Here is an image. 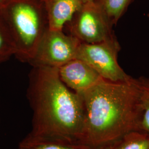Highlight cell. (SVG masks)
<instances>
[{"label": "cell", "instance_id": "1", "mask_svg": "<svg viewBox=\"0 0 149 149\" xmlns=\"http://www.w3.org/2000/svg\"><path fill=\"white\" fill-rule=\"evenodd\" d=\"M27 98L33 112L32 130L28 135L84 144L83 100L64 84L58 68L33 67L29 74Z\"/></svg>", "mask_w": 149, "mask_h": 149}, {"label": "cell", "instance_id": "2", "mask_svg": "<svg viewBox=\"0 0 149 149\" xmlns=\"http://www.w3.org/2000/svg\"><path fill=\"white\" fill-rule=\"evenodd\" d=\"M79 93L85 109L84 144L91 149L109 146L126 134L140 130L142 110L135 78L125 82L103 79Z\"/></svg>", "mask_w": 149, "mask_h": 149}, {"label": "cell", "instance_id": "3", "mask_svg": "<svg viewBox=\"0 0 149 149\" xmlns=\"http://www.w3.org/2000/svg\"><path fill=\"white\" fill-rule=\"evenodd\" d=\"M0 13L13 43L15 56L29 63L49 28L43 0H9L0 5Z\"/></svg>", "mask_w": 149, "mask_h": 149}, {"label": "cell", "instance_id": "4", "mask_svg": "<svg viewBox=\"0 0 149 149\" xmlns=\"http://www.w3.org/2000/svg\"><path fill=\"white\" fill-rule=\"evenodd\" d=\"M65 26L69 34L82 43L95 44L117 39L106 16L94 1L84 3Z\"/></svg>", "mask_w": 149, "mask_h": 149}, {"label": "cell", "instance_id": "5", "mask_svg": "<svg viewBox=\"0 0 149 149\" xmlns=\"http://www.w3.org/2000/svg\"><path fill=\"white\" fill-rule=\"evenodd\" d=\"M120 45L117 39L95 44L80 43L76 58L88 64L104 79L112 82H125L128 75L118 61Z\"/></svg>", "mask_w": 149, "mask_h": 149}, {"label": "cell", "instance_id": "6", "mask_svg": "<svg viewBox=\"0 0 149 149\" xmlns=\"http://www.w3.org/2000/svg\"><path fill=\"white\" fill-rule=\"evenodd\" d=\"M80 41L63 30L48 28L29 64L32 67L59 68L76 58Z\"/></svg>", "mask_w": 149, "mask_h": 149}, {"label": "cell", "instance_id": "7", "mask_svg": "<svg viewBox=\"0 0 149 149\" xmlns=\"http://www.w3.org/2000/svg\"><path fill=\"white\" fill-rule=\"evenodd\" d=\"M58 71L64 84L77 93L87 90L103 79L88 64L77 58L60 67Z\"/></svg>", "mask_w": 149, "mask_h": 149}, {"label": "cell", "instance_id": "8", "mask_svg": "<svg viewBox=\"0 0 149 149\" xmlns=\"http://www.w3.org/2000/svg\"><path fill=\"white\" fill-rule=\"evenodd\" d=\"M49 28L63 30L75 13L84 4L83 0H43Z\"/></svg>", "mask_w": 149, "mask_h": 149}, {"label": "cell", "instance_id": "9", "mask_svg": "<svg viewBox=\"0 0 149 149\" xmlns=\"http://www.w3.org/2000/svg\"><path fill=\"white\" fill-rule=\"evenodd\" d=\"M18 149H92L85 144L64 140L40 138L27 135L18 145Z\"/></svg>", "mask_w": 149, "mask_h": 149}, {"label": "cell", "instance_id": "10", "mask_svg": "<svg viewBox=\"0 0 149 149\" xmlns=\"http://www.w3.org/2000/svg\"><path fill=\"white\" fill-rule=\"evenodd\" d=\"M113 27L125 13L134 0H93Z\"/></svg>", "mask_w": 149, "mask_h": 149}, {"label": "cell", "instance_id": "11", "mask_svg": "<svg viewBox=\"0 0 149 149\" xmlns=\"http://www.w3.org/2000/svg\"><path fill=\"white\" fill-rule=\"evenodd\" d=\"M109 146L111 149H149V134L141 130L132 131Z\"/></svg>", "mask_w": 149, "mask_h": 149}, {"label": "cell", "instance_id": "12", "mask_svg": "<svg viewBox=\"0 0 149 149\" xmlns=\"http://www.w3.org/2000/svg\"><path fill=\"white\" fill-rule=\"evenodd\" d=\"M138 86L142 110L140 129L149 134V77L135 78Z\"/></svg>", "mask_w": 149, "mask_h": 149}, {"label": "cell", "instance_id": "13", "mask_svg": "<svg viewBox=\"0 0 149 149\" xmlns=\"http://www.w3.org/2000/svg\"><path fill=\"white\" fill-rule=\"evenodd\" d=\"M15 54V49L11 36L0 13V64Z\"/></svg>", "mask_w": 149, "mask_h": 149}, {"label": "cell", "instance_id": "14", "mask_svg": "<svg viewBox=\"0 0 149 149\" xmlns=\"http://www.w3.org/2000/svg\"><path fill=\"white\" fill-rule=\"evenodd\" d=\"M8 1H9V0H0V5H3V3L7 2Z\"/></svg>", "mask_w": 149, "mask_h": 149}, {"label": "cell", "instance_id": "15", "mask_svg": "<svg viewBox=\"0 0 149 149\" xmlns=\"http://www.w3.org/2000/svg\"><path fill=\"white\" fill-rule=\"evenodd\" d=\"M111 149V147H110V146H106V147L102 148H100V149Z\"/></svg>", "mask_w": 149, "mask_h": 149}, {"label": "cell", "instance_id": "16", "mask_svg": "<svg viewBox=\"0 0 149 149\" xmlns=\"http://www.w3.org/2000/svg\"><path fill=\"white\" fill-rule=\"evenodd\" d=\"M92 1H93V0H83L84 3L87 2H92Z\"/></svg>", "mask_w": 149, "mask_h": 149}, {"label": "cell", "instance_id": "17", "mask_svg": "<svg viewBox=\"0 0 149 149\" xmlns=\"http://www.w3.org/2000/svg\"><path fill=\"white\" fill-rule=\"evenodd\" d=\"M148 18H149V12H148Z\"/></svg>", "mask_w": 149, "mask_h": 149}]
</instances>
